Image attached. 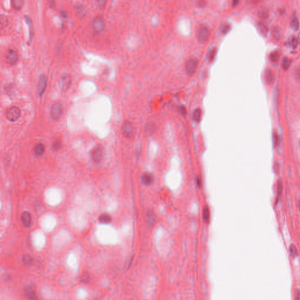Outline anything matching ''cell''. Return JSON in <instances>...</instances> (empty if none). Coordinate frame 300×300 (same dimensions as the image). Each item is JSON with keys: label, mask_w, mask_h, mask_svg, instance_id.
Segmentation results:
<instances>
[{"label": "cell", "mask_w": 300, "mask_h": 300, "mask_svg": "<svg viewBox=\"0 0 300 300\" xmlns=\"http://www.w3.org/2000/svg\"><path fill=\"white\" fill-rule=\"evenodd\" d=\"M20 116H21V110L17 106H12L11 108H10L5 113L6 118L11 122H14L17 121L20 117Z\"/></svg>", "instance_id": "6da1fadb"}, {"label": "cell", "mask_w": 300, "mask_h": 300, "mask_svg": "<svg viewBox=\"0 0 300 300\" xmlns=\"http://www.w3.org/2000/svg\"><path fill=\"white\" fill-rule=\"evenodd\" d=\"M210 34L209 28L205 25L200 26L196 32V36L199 42H206Z\"/></svg>", "instance_id": "7a4b0ae2"}, {"label": "cell", "mask_w": 300, "mask_h": 300, "mask_svg": "<svg viewBox=\"0 0 300 300\" xmlns=\"http://www.w3.org/2000/svg\"><path fill=\"white\" fill-rule=\"evenodd\" d=\"M63 113V108L62 105L59 103L53 104L50 109V114L52 117L55 120H58Z\"/></svg>", "instance_id": "3957f363"}, {"label": "cell", "mask_w": 300, "mask_h": 300, "mask_svg": "<svg viewBox=\"0 0 300 300\" xmlns=\"http://www.w3.org/2000/svg\"><path fill=\"white\" fill-rule=\"evenodd\" d=\"M198 66V60L196 58H190L186 61L185 68L189 74H193L196 72Z\"/></svg>", "instance_id": "277c9868"}, {"label": "cell", "mask_w": 300, "mask_h": 300, "mask_svg": "<svg viewBox=\"0 0 300 300\" xmlns=\"http://www.w3.org/2000/svg\"><path fill=\"white\" fill-rule=\"evenodd\" d=\"M5 59L9 65H15L18 60V53L12 49H9L6 53Z\"/></svg>", "instance_id": "5b68a950"}, {"label": "cell", "mask_w": 300, "mask_h": 300, "mask_svg": "<svg viewBox=\"0 0 300 300\" xmlns=\"http://www.w3.org/2000/svg\"><path fill=\"white\" fill-rule=\"evenodd\" d=\"M47 84V78L45 74H42L39 76L38 82V93L39 96H42L45 92Z\"/></svg>", "instance_id": "8992f818"}, {"label": "cell", "mask_w": 300, "mask_h": 300, "mask_svg": "<svg viewBox=\"0 0 300 300\" xmlns=\"http://www.w3.org/2000/svg\"><path fill=\"white\" fill-rule=\"evenodd\" d=\"M122 132L125 137H132L134 132V127L132 123L130 121H126L123 125Z\"/></svg>", "instance_id": "52a82bcc"}, {"label": "cell", "mask_w": 300, "mask_h": 300, "mask_svg": "<svg viewBox=\"0 0 300 300\" xmlns=\"http://www.w3.org/2000/svg\"><path fill=\"white\" fill-rule=\"evenodd\" d=\"M93 29L97 32H100L103 31L105 27V23L103 19L101 17L95 18L92 23Z\"/></svg>", "instance_id": "ba28073f"}, {"label": "cell", "mask_w": 300, "mask_h": 300, "mask_svg": "<svg viewBox=\"0 0 300 300\" xmlns=\"http://www.w3.org/2000/svg\"><path fill=\"white\" fill-rule=\"evenodd\" d=\"M103 151L101 147H97L93 149L92 152V158L93 161L96 163H99L103 159Z\"/></svg>", "instance_id": "9c48e42d"}, {"label": "cell", "mask_w": 300, "mask_h": 300, "mask_svg": "<svg viewBox=\"0 0 300 300\" xmlns=\"http://www.w3.org/2000/svg\"><path fill=\"white\" fill-rule=\"evenodd\" d=\"M71 83V79L69 75H63L60 78V87L62 90H67Z\"/></svg>", "instance_id": "30bf717a"}, {"label": "cell", "mask_w": 300, "mask_h": 300, "mask_svg": "<svg viewBox=\"0 0 300 300\" xmlns=\"http://www.w3.org/2000/svg\"><path fill=\"white\" fill-rule=\"evenodd\" d=\"M21 222L23 225L26 227H29L32 222V216L28 212H24L21 217Z\"/></svg>", "instance_id": "8fae6325"}, {"label": "cell", "mask_w": 300, "mask_h": 300, "mask_svg": "<svg viewBox=\"0 0 300 300\" xmlns=\"http://www.w3.org/2000/svg\"><path fill=\"white\" fill-rule=\"evenodd\" d=\"M142 183L147 186L150 185L153 182V177L151 174L149 172H145L141 178Z\"/></svg>", "instance_id": "7c38bea8"}, {"label": "cell", "mask_w": 300, "mask_h": 300, "mask_svg": "<svg viewBox=\"0 0 300 300\" xmlns=\"http://www.w3.org/2000/svg\"><path fill=\"white\" fill-rule=\"evenodd\" d=\"M265 80H266L268 84H273L275 80L274 76L272 72L271 71V70H270V69H267L265 71Z\"/></svg>", "instance_id": "4fadbf2b"}, {"label": "cell", "mask_w": 300, "mask_h": 300, "mask_svg": "<svg viewBox=\"0 0 300 300\" xmlns=\"http://www.w3.org/2000/svg\"><path fill=\"white\" fill-rule=\"evenodd\" d=\"M98 220L100 223L103 224H108L111 222V216L107 214H102L98 217Z\"/></svg>", "instance_id": "5bb4252c"}, {"label": "cell", "mask_w": 300, "mask_h": 300, "mask_svg": "<svg viewBox=\"0 0 300 300\" xmlns=\"http://www.w3.org/2000/svg\"><path fill=\"white\" fill-rule=\"evenodd\" d=\"M45 151V147L41 143L36 144L34 147V152L37 156H41Z\"/></svg>", "instance_id": "9a60e30c"}, {"label": "cell", "mask_w": 300, "mask_h": 300, "mask_svg": "<svg viewBox=\"0 0 300 300\" xmlns=\"http://www.w3.org/2000/svg\"><path fill=\"white\" fill-rule=\"evenodd\" d=\"M24 2L23 0H13L12 1V7L15 10H20L23 6Z\"/></svg>", "instance_id": "2e32d148"}, {"label": "cell", "mask_w": 300, "mask_h": 300, "mask_svg": "<svg viewBox=\"0 0 300 300\" xmlns=\"http://www.w3.org/2000/svg\"><path fill=\"white\" fill-rule=\"evenodd\" d=\"M26 295L30 300H38L35 291L31 288H28L26 291Z\"/></svg>", "instance_id": "e0dca14e"}, {"label": "cell", "mask_w": 300, "mask_h": 300, "mask_svg": "<svg viewBox=\"0 0 300 300\" xmlns=\"http://www.w3.org/2000/svg\"><path fill=\"white\" fill-rule=\"evenodd\" d=\"M203 218L206 223H208L210 220V212L208 207L205 206L203 209Z\"/></svg>", "instance_id": "ac0fdd59"}, {"label": "cell", "mask_w": 300, "mask_h": 300, "mask_svg": "<svg viewBox=\"0 0 300 300\" xmlns=\"http://www.w3.org/2000/svg\"><path fill=\"white\" fill-rule=\"evenodd\" d=\"M201 116H202V110H201V109L199 108H196L194 111V113H193V119L195 120L196 121L198 122V121H199L200 120H201Z\"/></svg>", "instance_id": "d6986e66"}, {"label": "cell", "mask_w": 300, "mask_h": 300, "mask_svg": "<svg viewBox=\"0 0 300 300\" xmlns=\"http://www.w3.org/2000/svg\"><path fill=\"white\" fill-rule=\"evenodd\" d=\"M8 23V20L5 15H1L0 17V27L1 29L4 28Z\"/></svg>", "instance_id": "ffe728a7"}, {"label": "cell", "mask_w": 300, "mask_h": 300, "mask_svg": "<svg viewBox=\"0 0 300 300\" xmlns=\"http://www.w3.org/2000/svg\"><path fill=\"white\" fill-rule=\"evenodd\" d=\"M291 26L295 30H297L298 29V27H299V22H298V18L296 17V15H294L293 17V18H292V19L291 20Z\"/></svg>", "instance_id": "44dd1931"}, {"label": "cell", "mask_w": 300, "mask_h": 300, "mask_svg": "<svg viewBox=\"0 0 300 300\" xmlns=\"http://www.w3.org/2000/svg\"><path fill=\"white\" fill-rule=\"evenodd\" d=\"M289 253H290V256L292 258L295 257L298 255L297 249L294 244H291L289 247Z\"/></svg>", "instance_id": "7402d4cb"}, {"label": "cell", "mask_w": 300, "mask_h": 300, "mask_svg": "<svg viewBox=\"0 0 300 300\" xmlns=\"http://www.w3.org/2000/svg\"><path fill=\"white\" fill-rule=\"evenodd\" d=\"M280 58V53L277 51L272 52L270 55V59L272 62H277Z\"/></svg>", "instance_id": "603a6c76"}, {"label": "cell", "mask_w": 300, "mask_h": 300, "mask_svg": "<svg viewBox=\"0 0 300 300\" xmlns=\"http://www.w3.org/2000/svg\"><path fill=\"white\" fill-rule=\"evenodd\" d=\"M290 63H291V61L289 59H288L287 58H284L283 60V63H282V66L284 69H288L290 65Z\"/></svg>", "instance_id": "cb8c5ba5"}, {"label": "cell", "mask_w": 300, "mask_h": 300, "mask_svg": "<svg viewBox=\"0 0 300 300\" xmlns=\"http://www.w3.org/2000/svg\"><path fill=\"white\" fill-rule=\"evenodd\" d=\"M60 147H61V144H60V142L59 141H56L55 142L53 143V148L55 150H58L59 149H60Z\"/></svg>", "instance_id": "d4e9b609"}, {"label": "cell", "mask_w": 300, "mask_h": 300, "mask_svg": "<svg viewBox=\"0 0 300 300\" xmlns=\"http://www.w3.org/2000/svg\"><path fill=\"white\" fill-rule=\"evenodd\" d=\"M81 281L84 282V283H86L87 282H89V276L86 274V273H84L82 277H81Z\"/></svg>", "instance_id": "484cf974"}, {"label": "cell", "mask_w": 300, "mask_h": 300, "mask_svg": "<svg viewBox=\"0 0 300 300\" xmlns=\"http://www.w3.org/2000/svg\"><path fill=\"white\" fill-rule=\"evenodd\" d=\"M298 40L297 39L295 38H292L291 40V45L294 47V48H296L297 46V44H298Z\"/></svg>", "instance_id": "4316f807"}, {"label": "cell", "mask_w": 300, "mask_h": 300, "mask_svg": "<svg viewBox=\"0 0 300 300\" xmlns=\"http://www.w3.org/2000/svg\"><path fill=\"white\" fill-rule=\"evenodd\" d=\"M295 300H300V289H296L295 291Z\"/></svg>", "instance_id": "83f0119b"}, {"label": "cell", "mask_w": 300, "mask_h": 300, "mask_svg": "<svg viewBox=\"0 0 300 300\" xmlns=\"http://www.w3.org/2000/svg\"><path fill=\"white\" fill-rule=\"evenodd\" d=\"M24 262L25 263H27V264H29L30 263H31L32 262V259L31 257H30L29 256H27L26 257H24Z\"/></svg>", "instance_id": "f1b7e54d"}, {"label": "cell", "mask_w": 300, "mask_h": 300, "mask_svg": "<svg viewBox=\"0 0 300 300\" xmlns=\"http://www.w3.org/2000/svg\"><path fill=\"white\" fill-rule=\"evenodd\" d=\"M215 53H216V50H215V49H213L212 50V51H211V52H210V53H211V54H209V56H208V57H209V59H212L214 58V56H215Z\"/></svg>", "instance_id": "f546056e"}, {"label": "cell", "mask_w": 300, "mask_h": 300, "mask_svg": "<svg viewBox=\"0 0 300 300\" xmlns=\"http://www.w3.org/2000/svg\"><path fill=\"white\" fill-rule=\"evenodd\" d=\"M297 40H298V43L300 44V33L298 34V38H297Z\"/></svg>", "instance_id": "4dcf8cb0"}, {"label": "cell", "mask_w": 300, "mask_h": 300, "mask_svg": "<svg viewBox=\"0 0 300 300\" xmlns=\"http://www.w3.org/2000/svg\"><path fill=\"white\" fill-rule=\"evenodd\" d=\"M299 208H300V202H299Z\"/></svg>", "instance_id": "1f68e13d"}]
</instances>
